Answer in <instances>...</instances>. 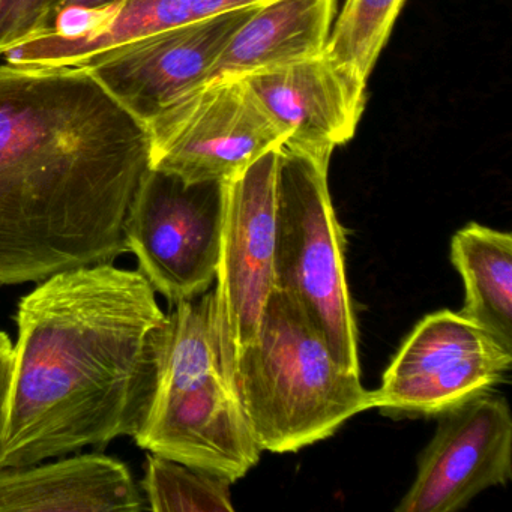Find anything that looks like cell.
Here are the masks:
<instances>
[{"mask_svg":"<svg viewBox=\"0 0 512 512\" xmlns=\"http://www.w3.org/2000/svg\"><path fill=\"white\" fill-rule=\"evenodd\" d=\"M149 125L83 65L0 64V286L127 253Z\"/></svg>","mask_w":512,"mask_h":512,"instance_id":"1","label":"cell"},{"mask_svg":"<svg viewBox=\"0 0 512 512\" xmlns=\"http://www.w3.org/2000/svg\"><path fill=\"white\" fill-rule=\"evenodd\" d=\"M37 284L17 307L0 467L134 437L166 350L169 319L139 271L103 262Z\"/></svg>","mask_w":512,"mask_h":512,"instance_id":"2","label":"cell"},{"mask_svg":"<svg viewBox=\"0 0 512 512\" xmlns=\"http://www.w3.org/2000/svg\"><path fill=\"white\" fill-rule=\"evenodd\" d=\"M229 386L257 445L275 454L328 439L344 422L376 407V392L335 359L301 307L277 287Z\"/></svg>","mask_w":512,"mask_h":512,"instance_id":"3","label":"cell"},{"mask_svg":"<svg viewBox=\"0 0 512 512\" xmlns=\"http://www.w3.org/2000/svg\"><path fill=\"white\" fill-rule=\"evenodd\" d=\"M167 319L157 386L133 439L151 454L233 484L259 463L263 451L221 370L214 292L178 302Z\"/></svg>","mask_w":512,"mask_h":512,"instance_id":"4","label":"cell"},{"mask_svg":"<svg viewBox=\"0 0 512 512\" xmlns=\"http://www.w3.org/2000/svg\"><path fill=\"white\" fill-rule=\"evenodd\" d=\"M332 155L283 143L275 184V287L289 295L347 370L361 374L346 238L329 193Z\"/></svg>","mask_w":512,"mask_h":512,"instance_id":"5","label":"cell"},{"mask_svg":"<svg viewBox=\"0 0 512 512\" xmlns=\"http://www.w3.org/2000/svg\"><path fill=\"white\" fill-rule=\"evenodd\" d=\"M152 169L188 184L227 182L286 142L242 77H218L149 119Z\"/></svg>","mask_w":512,"mask_h":512,"instance_id":"6","label":"cell"},{"mask_svg":"<svg viewBox=\"0 0 512 512\" xmlns=\"http://www.w3.org/2000/svg\"><path fill=\"white\" fill-rule=\"evenodd\" d=\"M227 182L188 184L152 170L128 211L127 253L172 304L211 290L217 277Z\"/></svg>","mask_w":512,"mask_h":512,"instance_id":"7","label":"cell"},{"mask_svg":"<svg viewBox=\"0 0 512 512\" xmlns=\"http://www.w3.org/2000/svg\"><path fill=\"white\" fill-rule=\"evenodd\" d=\"M280 148L266 152L227 181L212 289L218 353L227 383L242 350L256 337L263 308L275 287V184Z\"/></svg>","mask_w":512,"mask_h":512,"instance_id":"8","label":"cell"},{"mask_svg":"<svg viewBox=\"0 0 512 512\" xmlns=\"http://www.w3.org/2000/svg\"><path fill=\"white\" fill-rule=\"evenodd\" d=\"M512 352L458 313L428 314L410 332L376 389V409L439 416L490 392L511 370Z\"/></svg>","mask_w":512,"mask_h":512,"instance_id":"9","label":"cell"},{"mask_svg":"<svg viewBox=\"0 0 512 512\" xmlns=\"http://www.w3.org/2000/svg\"><path fill=\"white\" fill-rule=\"evenodd\" d=\"M512 476V416L499 395H478L440 413L433 439L397 512H455Z\"/></svg>","mask_w":512,"mask_h":512,"instance_id":"10","label":"cell"},{"mask_svg":"<svg viewBox=\"0 0 512 512\" xmlns=\"http://www.w3.org/2000/svg\"><path fill=\"white\" fill-rule=\"evenodd\" d=\"M257 7L128 41L74 65L89 68L122 103L148 122L208 80L233 35Z\"/></svg>","mask_w":512,"mask_h":512,"instance_id":"11","label":"cell"},{"mask_svg":"<svg viewBox=\"0 0 512 512\" xmlns=\"http://www.w3.org/2000/svg\"><path fill=\"white\" fill-rule=\"evenodd\" d=\"M286 134V142L313 154L332 155L358 130L367 106V80L316 58L242 77Z\"/></svg>","mask_w":512,"mask_h":512,"instance_id":"12","label":"cell"},{"mask_svg":"<svg viewBox=\"0 0 512 512\" xmlns=\"http://www.w3.org/2000/svg\"><path fill=\"white\" fill-rule=\"evenodd\" d=\"M269 0H118L92 11L79 34L47 31L28 35L0 58L11 64L74 65L88 56L176 26L256 7Z\"/></svg>","mask_w":512,"mask_h":512,"instance_id":"13","label":"cell"},{"mask_svg":"<svg viewBox=\"0 0 512 512\" xmlns=\"http://www.w3.org/2000/svg\"><path fill=\"white\" fill-rule=\"evenodd\" d=\"M143 497L130 469L104 454L0 467V512H137Z\"/></svg>","mask_w":512,"mask_h":512,"instance_id":"14","label":"cell"},{"mask_svg":"<svg viewBox=\"0 0 512 512\" xmlns=\"http://www.w3.org/2000/svg\"><path fill=\"white\" fill-rule=\"evenodd\" d=\"M335 16L337 0H269L259 5L233 35L206 82L247 77L322 55Z\"/></svg>","mask_w":512,"mask_h":512,"instance_id":"15","label":"cell"},{"mask_svg":"<svg viewBox=\"0 0 512 512\" xmlns=\"http://www.w3.org/2000/svg\"><path fill=\"white\" fill-rule=\"evenodd\" d=\"M451 262L463 278L460 316L512 352V236L478 223L458 230Z\"/></svg>","mask_w":512,"mask_h":512,"instance_id":"16","label":"cell"},{"mask_svg":"<svg viewBox=\"0 0 512 512\" xmlns=\"http://www.w3.org/2000/svg\"><path fill=\"white\" fill-rule=\"evenodd\" d=\"M407 0H346L332 26L325 53L343 67L370 79Z\"/></svg>","mask_w":512,"mask_h":512,"instance_id":"17","label":"cell"},{"mask_svg":"<svg viewBox=\"0 0 512 512\" xmlns=\"http://www.w3.org/2000/svg\"><path fill=\"white\" fill-rule=\"evenodd\" d=\"M143 490L155 512H233L230 482L148 452Z\"/></svg>","mask_w":512,"mask_h":512,"instance_id":"18","label":"cell"},{"mask_svg":"<svg viewBox=\"0 0 512 512\" xmlns=\"http://www.w3.org/2000/svg\"><path fill=\"white\" fill-rule=\"evenodd\" d=\"M47 0H0V56L43 29Z\"/></svg>","mask_w":512,"mask_h":512,"instance_id":"19","label":"cell"},{"mask_svg":"<svg viewBox=\"0 0 512 512\" xmlns=\"http://www.w3.org/2000/svg\"><path fill=\"white\" fill-rule=\"evenodd\" d=\"M14 343L7 332L0 331V427L4 422L10 395L11 376H13Z\"/></svg>","mask_w":512,"mask_h":512,"instance_id":"20","label":"cell"},{"mask_svg":"<svg viewBox=\"0 0 512 512\" xmlns=\"http://www.w3.org/2000/svg\"><path fill=\"white\" fill-rule=\"evenodd\" d=\"M118 0H47L46 8H44L43 16V29L52 28L56 16L61 11L68 10V8H83V10H97V8H106L109 5L116 4ZM37 34V32H35Z\"/></svg>","mask_w":512,"mask_h":512,"instance_id":"21","label":"cell"}]
</instances>
